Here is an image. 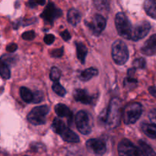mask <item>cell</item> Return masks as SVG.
I'll list each match as a JSON object with an SVG mask.
<instances>
[{
	"mask_svg": "<svg viewBox=\"0 0 156 156\" xmlns=\"http://www.w3.org/2000/svg\"><path fill=\"white\" fill-rule=\"evenodd\" d=\"M123 111L122 110L121 101L117 98H114L111 101L108 107V113L105 117V123L111 129L117 127L120 123Z\"/></svg>",
	"mask_w": 156,
	"mask_h": 156,
	"instance_id": "1",
	"label": "cell"
},
{
	"mask_svg": "<svg viewBox=\"0 0 156 156\" xmlns=\"http://www.w3.org/2000/svg\"><path fill=\"white\" fill-rule=\"evenodd\" d=\"M111 54L114 62L117 65H123L129 59L127 47L121 40H117L114 41L112 45Z\"/></svg>",
	"mask_w": 156,
	"mask_h": 156,
	"instance_id": "2",
	"label": "cell"
},
{
	"mask_svg": "<svg viewBox=\"0 0 156 156\" xmlns=\"http://www.w3.org/2000/svg\"><path fill=\"white\" fill-rule=\"evenodd\" d=\"M115 25L117 32L125 39L131 40L133 28L129 18L123 12H118L115 16Z\"/></svg>",
	"mask_w": 156,
	"mask_h": 156,
	"instance_id": "3",
	"label": "cell"
},
{
	"mask_svg": "<svg viewBox=\"0 0 156 156\" xmlns=\"http://www.w3.org/2000/svg\"><path fill=\"white\" fill-rule=\"evenodd\" d=\"M143 114V106L140 103H132L124 108L123 112V120L125 124L135 123Z\"/></svg>",
	"mask_w": 156,
	"mask_h": 156,
	"instance_id": "4",
	"label": "cell"
},
{
	"mask_svg": "<svg viewBox=\"0 0 156 156\" xmlns=\"http://www.w3.org/2000/svg\"><path fill=\"white\" fill-rule=\"evenodd\" d=\"M117 149L120 156H145L140 148L136 146L128 140H121Z\"/></svg>",
	"mask_w": 156,
	"mask_h": 156,
	"instance_id": "5",
	"label": "cell"
},
{
	"mask_svg": "<svg viewBox=\"0 0 156 156\" xmlns=\"http://www.w3.org/2000/svg\"><path fill=\"white\" fill-rule=\"evenodd\" d=\"M49 113L47 105L36 107L27 115V120L34 125H42L46 122V116Z\"/></svg>",
	"mask_w": 156,
	"mask_h": 156,
	"instance_id": "6",
	"label": "cell"
},
{
	"mask_svg": "<svg viewBox=\"0 0 156 156\" xmlns=\"http://www.w3.org/2000/svg\"><path fill=\"white\" fill-rule=\"evenodd\" d=\"M90 116L87 112L80 111L76 116V124L79 132L84 135H88L91 132Z\"/></svg>",
	"mask_w": 156,
	"mask_h": 156,
	"instance_id": "7",
	"label": "cell"
},
{
	"mask_svg": "<svg viewBox=\"0 0 156 156\" xmlns=\"http://www.w3.org/2000/svg\"><path fill=\"white\" fill-rule=\"evenodd\" d=\"M86 24L93 34L99 36L106 27V20L102 15L97 14L89 22H86Z\"/></svg>",
	"mask_w": 156,
	"mask_h": 156,
	"instance_id": "8",
	"label": "cell"
},
{
	"mask_svg": "<svg viewBox=\"0 0 156 156\" xmlns=\"http://www.w3.org/2000/svg\"><path fill=\"white\" fill-rule=\"evenodd\" d=\"M61 15H62V11L58 9L53 3L49 2L41 16V18H44V21L52 24L54 20L59 18Z\"/></svg>",
	"mask_w": 156,
	"mask_h": 156,
	"instance_id": "9",
	"label": "cell"
},
{
	"mask_svg": "<svg viewBox=\"0 0 156 156\" xmlns=\"http://www.w3.org/2000/svg\"><path fill=\"white\" fill-rule=\"evenodd\" d=\"M88 151L98 156H102L106 152L107 147L105 141L98 139H91L86 143Z\"/></svg>",
	"mask_w": 156,
	"mask_h": 156,
	"instance_id": "10",
	"label": "cell"
},
{
	"mask_svg": "<svg viewBox=\"0 0 156 156\" xmlns=\"http://www.w3.org/2000/svg\"><path fill=\"white\" fill-rule=\"evenodd\" d=\"M150 29L151 25L149 22H148V21H142L133 29L131 40L136 41H139V40L143 39L149 34Z\"/></svg>",
	"mask_w": 156,
	"mask_h": 156,
	"instance_id": "11",
	"label": "cell"
},
{
	"mask_svg": "<svg viewBox=\"0 0 156 156\" xmlns=\"http://www.w3.org/2000/svg\"><path fill=\"white\" fill-rule=\"evenodd\" d=\"M141 52L146 56L156 54V34H153L146 41L141 49Z\"/></svg>",
	"mask_w": 156,
	"mask_h": 156,
	"instance_id": "12",
	"label": "cell"
},
{
	"mask_svg": "<svg viewBox=\"0 0 156 156\" xmlns=\"http://www.w3.org/2000/svg\"><path fill=\"white\" fill-rule=\"evenodd\" d=\"M73 97L76 101L81 102L84 105H89L92 102V98L85 90L76 89L73 92Z\"/></svg>",
	"mask_w": 156,
	"mask_h": 156,
	"instance_id": "13",
	"label": "cell"
},
{
	"mask_svg": "<svg viewBox=\"0 0 156 156\" xmlns=\"http://www.w3.org/2000/svg\"><path fill=\"white\" fill-rule=\"evenodd\" d=\"M55 111L56 114H57L59 117H67L68 119V122L69 124L72 123V120H73V113L70 111L69 108L67 106H66L63 104H58L55 107Z\"/></svg>",
	"mask_w": 156,
	"mask_h": 156,
	"instance_id": "14",
	"label": "cell"
},
{
	"mask_svg": "<svg viewBox=\"0 0 156 156\" xmlns=\"http://www.w3.org/2000/svg\"><path fill=\"white\" fill-rule=\"evenodd\" d=\"M59 136L62 137L64 141L68 142V143H76L79 142V137L73 131L67 127L65 128V129L61 133Z\"/></svg>",
	"mask_w": 156,
	"mask_h": 156,
	"instance_id": "15",
	"label": "cell"
},
{
	"mask_svg": "<svg viewBox=\"0 0 156 156\" xmlns=\"http://www.w3.org/2000/svg\"><path fill=\"white\" fill-rule=\"evenodd\" d=\"M67 18H68L69 23H70L72 25L76 26L80 22L82 16L79 11L75 9H71L70 10H69Z\"/></svg>",
	"mask_w": 156,
	"mask_h": 156,
	"instance_id": "16",
	"label": "cell"
},
{
	"mask_svg": "<svg viewBox=\"0 0 156 156\" xmlns=\"http://www.w3.org/2000/svg\"><path fill=\"white\" fill-rule=\"evenodd\" d=\"M98 74V71L97 69L94 68V67H90V68L84 70L79 75V79L82 81L86 82V81L90 80L92 78L95 77Z\"/></svg>",
	"mask_w": 156,
	"mask_h": 156,
	"instance_id": "17",
	"label": "cell"
},
{
	"mask_svg": "<svg viewBox=\"0 0 156 156\" xmlns=\"http://www.w3.org/2000/svg\"><path fill=\"white\" fill-rule=\"evenodd\" d=\"M142 131L148 137L153 140H156V126L154 124L143 123L141 125Z\"/></svg>",
	"mask_w": 156,
	"mask_h": 156,
	"instance_id": "18",
	"label": "cell"
},
{
	"mask_svg": "<svg viewBox=\"0 0 156 156\" xmlns=\"http://www.w3.org/2000/svg\"><path fill=\"white\" fill-rule=\"evenodd\" d=\"M76 46L78 59L81 61L82 64H84L85 62V57H86L87 53H88V49L85 47V45H84L81 42H76Z\"/></svg>",
	"mask_w": 156,
	"mask_h": 156,
	"instance_id": "19",
	"label": "cell"
},
{
	"mask_svg": "<svg viewBox=\"0 0 156 156\" xmlns=\"http://www.w3.org/2000/svg\"><path fill=\"white\" fill-rule=\"evenodd\" d=\"M144 9L149 16L156 19V2L153 0H146L144 2Z\"/></svg>",
	"mask_w": 156,
	"mask_h": 156,
	"instance_id": "20",
	"label": "cell"
},
{
	"mask_svg": "<svg viewBox=\"0 0 156 156\" xmlns=\"http://www.w3.org/2000/svg\"><path fill=\"white\" fill-rule=\"evenodd\" d=\"M20 95H21L22 100L26 103L33 102L34 93H32L31 91L26 87H21L20 88Z\"/></svg>",
	"mask_w": 156,
	"mask_h": 156,
	"instance_id": "21",
	"label": "cell"
},
{
	"mask_svg": "<svg viewBox=\"0 0 156 156\" xmlns=\"http://www.w3.org/2000/svg\"><path fill=\"white\" fill-rule=\"evenodd\" d=\"M66 127V126L63 121L59 118H55L53 123H52V129H53V130L56 133L59 134V135H60L61 133L65 129Z\"/></svg>",
	"mask_w": 156,
	"mask_h": 156,
	"instance_id": "22",
	"label": "cell"
},
{
	"mask_svg": "<svg viewBox=\"0 0 156 156\" xmlns=\"http://www.w3.org/2000/svg\"><path fill=\"white\" fill-rule=\"evenodd\" d=\"M0 76L4 79H9L11 76L10 69L7 64L0 59Z\"/></svg>",
	"mask_w": 156,
	"mask_h": 156,
	"instance_id": "23",
	"label": "cell"
},
{
	"mask_svg": "<svg viewBox=\"0 0 156 156\" xmlns=\"http://www.w3.org/2000/svg\"><path fill=\"white\" fill-rule=\"evenodd\" d=\"M139 144L140 146V149L143 150L145 156H156V153L153 151V149L149 146L146 143L140 140L139 142Z\"/></svg>",
	"mask_w": 156,
	"mask_h": 156,
	"instance_id": "24",
	"label": "cell"
},
{
	"mask_svg": "<svg viewBox=\"0 0 156 156\" xmlns=\"http://www.w3.org/2000/svg\"><path fill=\"white\" fill-rule=\"evenodd\" d=\"M52 88H53V91L56 94H58L59 96H61V97H63L66 94V91L65 88L60 84L58 83V82H55L53 85V86H52Z\"/></svg>",
	"mask_w": 156,
	"mask_h": 156,
	"instance_id": "25",
	"label": "cell"
},
{
	"mask_svg": "<svg viewBox=\"0 0 156 156\" xmlns=\"http://www.w3.org/2000/svg\"><path fill=\"white\" fill-rule=\"evenodd\" d=\"M61 76V72L57 67H52L51 70H50V78L52 81L53 82H58Z\"/></svg>",
	"mask_w": 156,
	"mask_h": 156,
	"instance_id": "26",
	"label": "cell"
},
{
	"mask_svg": "<svg viewBox=\"0 0 156 156\" xmlns=\"http://www.w3.org/2000/svg\"><path fill=\"white\" fill-rule=\"evenodd\" d=\"M146 62L143 58H139V59H135L133 62L134 69H144L146 67Z\"/></svg>",
	"mask_w": 156,
	"mask_h": 156,
	"instance_id": "27",
	"label": "cell"
},
{
	"mask_svg": "<svg viewBox=\"0 0 156 156\" xmlns=\"http://www.w3.org/2000/svg\"><path fill=\"white\" fill-rule=\"evenodd\" d=\"M94 5L98 10H105L108 9V2L106 1H94Z\"/></svg>",
	"mask_w": 156,
	"mask_h": 156,
	"instance_id": "28",
	"label": "cell"
},
{
	"mask_svg": "<svg viewBox=\"0 0 156 156\" xmlns=\"http://www.w3.org/2000/svg\"><path fill=\"white\" fill-rule=\"evenodd\" d=\"M35 37V33L34 30H29V31L24 32L22 34V38L26 41H31Z\"/></svg>",
	"mask_w": 156,
	"mask_h": 156,
	"instance_id": "29",
	"label": "cell"
},
{
	"mask_svg": "<svg viewBox=\"0 0 156 156\" xmlns=\"http://www.w3.org/2000/svg\"><path fill=\"white\" fill-rule=\"evenodd\" d=\"M43 100V94L41 91H37L34 93V99H33V103L37 104L40 103L41 101Z\"/></svg>",
	"mask_w": 156,
	"mask_h": 156,
	"instance_id": "30",
	"label": "cell"
},
{
	"mask_svg": "<svg viewBox=\"0 0 156 156\" xmlns=\"http://www.w3.org/2000/svg\"><path fill=\"white\" fill-rule=\"evenodd\" d=\"M149 118L150 121L152 122V124L156 126V108L155 109L152 110L149 114Z\"/></svg>",
	"mask_w": 156,
	"mask_h": 156,
	"instance_id": "31",
	"label": "cell"
},
{
	"mask_svg": "<svg viewBox=\"0 0 156 156\" xmlns=\"http://www.w3.org/2000/svg\"><path fill=\"white\" fill-rule=\"evenodd\" d=\"M55 40V37L53 36V34H47L45 37H44V42L46 43V44H48V45H50V44H51Z\"/></svg>",
	"mask_w": 156,
	"mask_h": 156,
	"instance_id": "32",
	"label": "cell"
},
{
	"mask_svg": "<svg viewBox=\"0 0 156 156\" xmlns=\"http://www.w3.org/2000/svg\"><path fill=\"white\" fill-rule=\"evenodd\" d=\"M62 53H63V50H62V48L55 49V50L52 52V56H54V57H60V56H62Z\"/></svg>",
	"mask_w": 156,
	"mask_h": 156,
	"instance_id": "33",
	"label": "cell"
},
{
	"mask_svg": "<svg viewBox=\"0 0 156 156\" xmlns=\"http://www.w3.org/2000/svg\"><path fill=\"white\" fill-rule=\"evenodd\" d=\"M60 35H61V37H62V39H63L65 41H68L71 38V35H70L69 32L67 30H64V31L61 32Z\"/></svg>",
	"mask_w": 156,
	"mask_h": 156,
	"instance_id": "34",
	"label": "cell"
},
{
	"mask_svg": "<svg viewBox=\"0 0 156 156\" xmlns=\"http://www.w3.org/2000/svg\"><path fill=\"white\" fill-rule=\"evenodd\" d=\"M17 49H18V46L15 44H11L8 45L7 47H6V50L9 52V53H13V52L16 51Z\"/></svg>",
	"mask_w": 156,
	"mask_h": 156,
	"instance_id": "35",
	"label": "cell"
},
{
	"mask_svg": "<svg viewBox=\"0 0 156 156\" xmlns=\"http://www.w3.org/2000/svg\"><path fill=\"white\" fill-rule=\"evenodd\" d=\"M149 91L152 95H153L154 97L156 98V87H150V88H149Z\"/></svg>",
	"mask_w": 156,
	"mask_h": 156,
	"instance_id": "36",
	"label": "cell"
},
{
	"mask_svg": "<svg viewBox=\"0 0 156 156\" xmlns=\"http://www.w3.org/2000/svg\"><path fill=\"white\" fill-rule=\"evenodd\" d=\"M24 156H29V155H24Z\"/></svg>",
	"mask_w": 156,
	"mask_h": 156,
	"instance_id": "37",
	"label": "cell"
}]
</instances>
